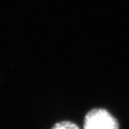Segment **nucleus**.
Returning a JSON list of instances; mask_svg holds the SVG:
<instances>
[{
    "label": "nucleus",
    "mask_w": 129,
    "mask_h": 129,
    "mask_svg": "<svg viewBox=\"0 0 129 129\" xmlns=\"http://www.w3.org/2000/svg\"><path fill=\"white\" fill-rule=\"evenodd\" d=\"M83 129H119V123L108 111L96 108L86 113Z\"/></svg>",
    "instance_id": "obj_1"
},
{
    "label": "nucleus",
    "mask_w": 129,
    "mask_h": 129,
    "mask_svg": "<svg viewBox=\"0 0 129 129\" xmlns=\"http://www.w3.org/2000/svg\"><path fill=\"white\" fill-rule=\"evenodd\" d=\"M51 129H81L74 122H68V121H64V122H57L56 124L53 126Z\"/></svg>",
    "instance_id": "obj_2"
}]
</instances>
